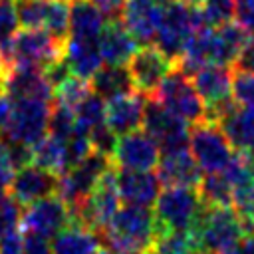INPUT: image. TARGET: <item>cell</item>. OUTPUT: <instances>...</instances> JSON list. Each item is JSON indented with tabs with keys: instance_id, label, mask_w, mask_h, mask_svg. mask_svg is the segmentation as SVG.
Returning a JSON list of instances; mask_svg holds the SVG:
<instances>
[{
	"instance_id": "obj_1",
	"label": "cell",
	"mask_w": 254,
	"mask_h": 254,
	"mask_svg": "<svg viewBox=\"0 0 254 254\" xmlns=\"http://www.w3.org/2000/svg\"><path fill=\"white\" fill-rule=\"evenodd\" d=\"M198 254H224L234 250L244 234L240 216L234 206H206L189 230Z\"/></svg>"
},
{
	"instance_id": "obj_2",
	"label": "cell",
	"mask_w": 254,
	"mask_h": 254,
	"mask_svg": "<svg viewBox=\"0 0 254 254\" xmlns=\"http://www.w3.org/2000/svg\"><path fill=\"white\" fill-rule=\"evenodd\" d=\"M202 28H208V24L200 6H190L183 0H169L163 4V18L153 44L177 62L183 56L190 36Z\"/></svg>"
},
{
	"instance_id": "obj_3",
	"label": "cell",
	"mask_w": 254,
	"mask_h": 254,
	"mask_svg": "<svg viewBox=\"0 0 254 254\" xmlns=\"http://www.w3.org/2000/svg\"><path fill=\"white\" fill-rule=\"evenodd\" d=\"M204 202L194 187L171 185L159 192L155 200L157 236L167 232H189L200 216Z\"/></svg>"
},
{
	"instance_id": "obj_4",
	"label": "cell",
	"mask_w": 254,
	"mask_h": 254,
	"mask_svg": "<svg viewBox=\"0 0 254 254\" xmlns=\"http://www.w3.org/2000/svg\"><path fill=\"white\" fill-rule=\"evenodd\" d=\"M113 167L111 157L91 151L81 163L69 167L60 175L58 196L67 204L69 214H73L93 192L99 179Z\"/></svg>"
},
{
	"instance_id": "obj_5",
	"label": "cell",
	"mask_w": 254,
	"mask_h": 254,
	"mask_svg": "<svg viewBox=\"0 0 254 254\" xmlns=\"http://www.w3.org/2000/svg\"><path fill=\"white\" fill-rule=\"evenodd\" d=\"M151 97L161 101L167 109H171L177 117H181L189 125L204 119L206 103L202 101V97L194 89L190 75H187L177 64L165 75V79L159 83L157 91Z\"/></svg>"
},
{
	"instance_id": "obj_6",
	"label": "cell",
	"mask_w": 254,
	"mask_h": 254,
	"mask_svg": "<svg viewBox=\"0 0 254 254\" xmlns=\"http://www.w3.org/2000/svg\"><path fill=\"white\" fill-rule=\"evenodd\" d=\"M52 103L54 101L36 99V97L14 99L12 117L4 127V131L0 133V137L34 147L38 141H42L48 135V119H50Z\"/></svg>"
},
{
	"instance_id": "obj_7",
	"label": "cell",
	"mask_w": 254,
	"mask_h": 254,
	"mask_svg": "<svg viewBox=\"0 0 254 254\" xmlns=\"http://www.w3.org/2000/svg\"><path fill=\"white\" fill-rule=\"evenodd\" d=\"M189 151L204 173H220L234 155L222 129L206 119L189 127Z\"/></svg>"
},
{
	"instance_id": "obj_8",
	"label": "cell",
	"mask_w": 254,
	"mask_h": 254,
	"mask_svg": "<svg viewBox=\"0 0 254 254\" xmlns=\"http://www.w3.org/2000/svg\"><path fill=\"white\" fill-rule=\"evenodd\" d=\"M189 123L177 117L155 97H147L143 129L157 141L161 153H177L189 149Z\"/></svg>"
},
{
	"instance_id": "obj_9",
	"label": "cell",
	"mask_w": 254,
	"mask_h": 254,
	"mask_svg": "<svg viewBox=\"0 0 254 254\" xmlns=\"http://www.w3.org/2000/svg\"><path fill=\"white\" fill-rule=\"evenodd\" d=\"M101 232H107L115 238L153 246L157 240V218L151 206H137V204H123L113 214L107 228ZM99 234V232H97Z\"/></svg>"
},
{
	"instance_id": "obj_10",
	"label": "cell",
	"mask_w": 254,
	"mask_h": 254,
	"mask_svg": "<svg viewBox=\"0 0 254 254\" xmlns=\"http://www.w3.org/2000/svg\"><path fill=\"white\" fill-rule=\"evenodd\" d=\"M62 54L64 42H58L44 28H22L12 40L10 64H32L46 67L54 60L62 58Z\"/></svg>"
},
{
	"instance_id": "obj_11",
	"label": "cell",
	"mask_w": 254,
	"mask_h": 254,
	"mask_svg": "<svg viewBox=\"0 0 254 254\" xmlns=\"http://www.w3.org/2000/svg\"><path fill=\"white\" fill-rule=\"evenodd\" d=\"M127 67L135 91L151 97L157 91L159 83L165 79V75L175 67V62L167 54H163L155 44H147L131 56Z\"/></svg>"
},
{
	"instance_id": "obj_12",
	"label": "cell",
	"mask_w": 254,
	"mask_h": 254,
	"mask_svg": "<svg viewBox=\"0 0 254 254\" xmlns=\"http://www.w3.org/2000/svg\"><path fill=\"white\" fill-rule=\"evenodd\" d=\"M159 159H161V149L145 129L119 135L115 151L111 155L115 167L133 169V171H153Z\"/></svg>"
},
{
	"instance_id": "obj_13",
	"label": "cell",
	"mask_w": 254,
	"mask_h": 254,
	"mask_svg": "<svg viewBox=\"0 0 254 254\" xmlns=\"http://www.w3.org/2000/svg\"><path fill=\"white\" fill-rule=\"evenodd\" d=\"M67 224H71V214L67 204L60 196L50 194L46 198L28 204V208L22 212L20 228L24 232H34L44 238H54Z\"/></svg>"
},
{
	"instance_id": "obj_14",
	"label": "cell",
	"mask_w": 254,
	"mask_h": 254,
	"mask_svg": "<svg viewBox=\"0 0 254 254\" xmlns=\"http://www.w3.org/2000/svg\"><path fill=\"white\" fill-rule=\"evenodd\" d=\"M2 91L12 99L36 97L54 101V87L44 75V67L32 64H10L2 77Z\"/></svg>"
},
{
	"instance_id": "obj_15",
	"label": "cell",
	"mask_w": 254,
	"mask_h": 254,
	"mask_svg": "<svg viewBox=\"0 0 254 254\" xmlns=\"http://www.w3.org/2000/svg\"><path fill=\"white\" fill-rule=\"evenodd\" d=\"M58 183H60V175L30 163V165L14 171V177L10 183V192L16 196V200L20 204L28 206L40 198H46V196L58 192Z\"/></svg>"
},
{
	"instance_id": "obj_16",
	"label": "cell",
	"mask_w": 254,
	"mask_h": 254,
	"mask_svg": "<svg viewBox=\"0 0 254 254\" xmlns=\"http://www.w3.org/2000/svg\"><path fill=\"white\" fill-rule=\"evenodd\" d=\"M115 185L125 204L153 206L161 192V179L153 171H133L115 167Z\"/></svg>"
},
{
	"instance_id": "obj_17",
	"label": "cell",
	"mask_w": 254,
	"mask_h": 254,
	"mask_svg": "<svg viewBox=\"0 0 254 254\" xmlns=\"http://www.w3.org/2000/svg\"><path fill=\"white\" fill-rule=\"evenodd\" d=\"M121 18L133 38L147 46L155 42L163 18V6L157 0H127Z\"/></svg>"
},
{
	"instance_id": "obj_18",
	"label": "cell",
	"mask_w": 254,
	"mask_h": 254,
	"mask_svg": "<svg viewBox=\"0 0 254 254\" xmlns=\"http://www.w3.org/2000/svg\"><path fill=\"white\" fill-rule=\"evenodd\" d=\"M216 125L226 135L232 149L240 155L254 159V111L234 103L226 113H222Z\"/></svg>"
},
{
	"instance_id": "obj_19",
	"label": "cell",
	"mask_w": 254,
	"mask_h": 254,
	"mask_svg": "<svg viewBox=\"0 0 254 254\" xmlns=\"http://www.w3.org/2000/svg\"><path fill=\"white\" fill-rule=\"evenodd\" d=\"M145 103H147V95H143L139 91H133V93H127V95L107 101L105 125L115 135H125V133L141 129L143 115H145Z\"/></svg>"
},
{
	"instance_id": "obj_20",
	"label": "cell",
	"mask_w": 254,
	"mask_h": 254,
	"mask_svg": "<svg viewBox=\"0 0 254 254\" xmlns=\"http://www.w3.org/2000/svg\"><path fill=\"white\" fill-rule=\"evenodd\" d=\"M157 175L161 179V185L165 187L181 185L198 189L202 181V169L198 167L189 149L177 153H161V159L157 163Z\"/></svg>"
},
{
	"instance_id": "obj_21",
	"label": "cell",
	"mask_w": 254,
	"mask_h": 254,
	"mask_svg": "<svg viewBox=\"0 0 254 254\" xmlns=\"http://www.w3.org/2000/svg\"><path fill=\"white\" fill-rule=\"evenodd\" d=\"M62 58L65 60L71 73L77 75V77H83V79H89L103 65V58H101V52H99L97 38L69 36L64 42Z\"/></svg>"
},
{
	"instance_id": "obj_22",
	"label": "cell",
	"mask_w": 254,
	"mask_h": 254,
	"mask_svg": "<svg viewBox=\"0 0 254 254\" xmlns=\"http://www.w3.org/2000/svg\"><path fill=\"white\" fill-rule=\"evenodd\" d=\"M232 75L234 69L226 64H206L190 79L202 101L206 105H214L232 97Z\"/></svg>"
},
{
	"instance_id": "obj_23",
	"label": "cell",
	"mask_w": 254,
	"mask_h": 254,
	"mask_svg": "<svg viewBox=\"0 0 254 254\" xmlns=\"http://www.w3.org/2000/svg\"><path fill=\"white\" fill-rule=\"evenodd\" d=\"M103 64H127L139 50V42L119 20H107L97 36Z\"/></svg>"
},
{
	"instance_id": "obj_24",
	"label": "cell",
	"mask_w": 254,
	"mask_h": 254,
	"mask_svg": "<svg viewBox=\"0 0 254 254\" xmlns=\"http://www.w3.org/2000/svg\"><path fill=\"white\" fill-rule=\"evenodd\" d=\"M89 87L93 93H97L105 101H111L115 97L135 91L127 64H103L89 77Z\"/></svg>"
},
{
	"instance_id": "obj_25",
	"label": "cell",
	"mask_w": 254,
	"mask_h": 254,
	"mask_svg": "<svg viewBox=\"0 0 254 254\" xmlns=\"http://www.w3.org/2000/svg\"><path fill=\"white\" fill-rule=\"evenodd\" d=\"M99 236L83 224L71 222L54 236V254H95L99 248Z\"/></svg>"
},
{
	"instance_id": "obj_26",
	"label": "cell",
	"mask_w": 254,
	"mask_h": 254,
	"mask_svg": "<svg viewBox=\"0 0 254 254\" xmlns=\"http://www.w3.org/2000/svg\"><path fill=\"white\" fill-rule=\"evenodd\" d=\"M107 18L91 0H69V36L97 38Z\"/></svg>"
},
{
	"instance_id": "obj_27",
	"label": "cell",
	"mask_w": 254,
	"mask_h": 254,
	"mask_svg": "<svg viewBox=\"0 0 254 254\" xmlns=\"http://www.w3.org/2000/svg\"><path fill=\"white\" fill-rule=\"evenodd\" d=\"M32 163L56 175H62L65 171V141L48 133L32 147Z\"/></svg>"
},
{
	"instance_id": "obj_28",
	"label": "cell",
	"mask_w": 254,
	"mask_h": 254,
	"mask_svg": "<svg viewBox=\"0 0 254 254\" xmlns=\"http://www.w3.org/2000/svg\"><path fill=\"white\" fill-rule=\"evenodd\" d=\"M198 194L206 206H232V187L222 173H206L198 185Z\"/></svg>"
},
{
	"instance_id": "obj_29",
	"label": "cell",
	"mask_w": 254,
	"mask_h": 254,
	"mask_svg": "<svg viewBox=\"0 0 254 254\" xmlns=\"http://www.w3.org/2000/svg\"><path fill=\"white\" fill-rule=\"evenodd\" d=\"M105 115H107V101L93 91L81 103L75 105V121L79 131L91 133L95 127L105 125Z\"/></svg>"
},
{
	"instance_id": "obj_30",
	"label": "cell",
	"mask_w": 254,
	"mask_h": 254,
	"mask_svg": "<svg viewBox=\"0 0 254 254\" xmlns=\"http://www.w3.org/2000/svg\"><path fill=\"white\" fill-rule=\"evenodd\" d=\"M44 30L58 42L69 38V0H46Z\"/></svg>"
},
{
	"instance_id": "obj_31",
	"label": "cell",
	"mask_w": 254,
	"mask_h": 254,
	"mask_svg": "<svg viewBox=\"0 0 254 254\" xmlns=\"http://www.w3.org/2000/svg\"><path fill=\"white\" fill-rule=\"evenodd\" d=\"M153 254H198L190 232H167L157 236Z\"/></svg>"
},
{
	"instance_id": "obj_32",
	"label": "cell",
	"mask_w": 254,
	"mask_h": 254,
	"mask_svg": "<svg viewBox=\"0 0 254 254\" xmlns=\"http://www.w3.org/2000/svg\"><path fill=\"white\" fill-rule=\"evenodd\" d=\"M77 129V121H75V109L67 107L64 103H58L54 99L52 103V111H50V119H48V133L60 137V139H67L71 133H75Z\"/></svg>"
},
{
	"instance_id": "obj_33",
	"label": "cell",
	"mask_w": 254,
	"mask_h": 254,
	"mask_svg": "<svg viewBox=\"0 0 254 254\" xmlns=\"http://www.w3.org/2000/svg\"><path fill=\"white\" fill-rule=\"evenodd\" d=\"M89 93H91L89 79H83V77H77V75H69L65 81H62L54 89V99L58 103H64V105L75 109V105L81 103Z\"/></svg>"
},
{
	"instance_id": "obj_34",
	"label": "cell",
	"mask_w": 254,
	"mask_h": 254,
	"mask_svg": "<svg viewBox=\"0 0 254 254\" xmlns=\"http://www.w3.org/2000/svg\"><path fill=\"white\" fill-rule=\"evenodd\" d=\"M22 224V204L12 192L0 190V238L18 232Z\"/></svg>"
},
{
	"instance_id": "obj_35",
	"label": "cell",
	"mask_w": 254,
	"mask_h": 254,
	"mask_svg": "<svg viewBox=\"0 0 254 254\" xmlns=\"http://www.w3.org/2000/svg\"><path fill=\"white\" fill-rule=\"evenodd\" d=\"M236 0H204L200 10L210 28H218L232 20Z\"/></svg>"
},
{
	"instance_id": "obj_36",
	"label": "cell",
	"mask_w": 254,
	"mask_h": 254,
	"mask_svg": "<svg viewBox=\"0 0 254 254\" xmlns=\"http://www.w3.org/2000/svg\"><path fill=\"white\" fill-rule=\"evenodd\" d=\"M16 12L22 28H44L46 0H16Z\"/></svg>"
},
{
	"instance_id": "obj_37",
	"label": "cell",
	"mask_w": 254,
	"mask_h": 254,
	"mask_svg": "<svg viewBox=\"0 0 254 254\" xmlns=\"http://www.w3.org/2000/svg\"><path fill=\"white\" fill-rule=\"evenodd\" d=\"M20 30L16 0H0V48L10 44Z\"/></svg>"
},
{
	"instance_id": "obj_38",
	"label": "cell",
	"mask_w": 254,
	"mask_h": 254,
	"mask_svg": "<svg viewBox=\"0 0 254 254\" xmlns=\"http://www.w3.org/2000/svg\"><path fill=\"white\" fill-rule=\"evenodd\" d=\"M232 99L240 107L254 111V73L234 71V75H232Z\"/></svg>"
},
{
	"instance_id": "obj_39",
	"label": "cell",
	"mask_w": 254,
	"mask_h": 254,
	"mask_svg": "<svg viewBox=\"0 0 254 254\" xmlns=\"http://www.w3.org/2000/svg\"><path fill=\"white\" fill-rule=\"evenodd\" d=\"M117 137H119V135H115L107 125H99V127H95V129L89 133L93 151L103 153V155H107V157L113 155L115 145H117Z\"/></svg>"
},
{
	"instance_id": "obj_40",
	"label": "cell",
	"mask_w": 254,
	"mask_h": 254,
	"mask_svg": "<svg viewBox=\"0 0 254 254\" xmlns=\"http://www.w3.org/2000/svg\"><path fill=\"white\" fill-rule=\"evenodd\" d=\"M234 71H244V73H254V38H250L234 56L232 60Z\"/></svg>"
},
{
	"instance_id": "obj_41",
	"label": "cell",
	"mask_w": 254,
	"mask_h": 254,
	"mask_svg": "<svg viewBox=\"0 0 254 254\" xmlns=\"http://www.w3.org/2000/svg\"><path fill=\"white\" fill-rule=\"evenodd\" d=\"M24 254H54L52 252V244L48 242V238L34 234V232H24Z\"/></svg>"
},
{
	"instance_id": "obj_42",
	"label": "cell",
	"mask_w": 254,
	"mask_h": 254,
	"mask_svg": "<svg viewBox=\"0 0 254 254\" xmlns=\"http://www.w3.org/2000/svg\"><path fill=\"white\" fill-rule=\"evenodd\" d=\"M234 16L238 24H242L250 34H254V0H236Z\"/></svg>"
},
{
	"instance_id": "obj_43",
	"label": "cell",
	"mask_w": 254,
	"mask_h": 254,
	"mask_svg": "<svg viewBox=\"0 0 254 254\" xmlns=\"http://www.w3.org/2000/svg\"><path fill=\"white\" fill-rule=\"evenodd\" d=\"M107 20H119L127 0H91Z\"/></svg>"
},
{
	"instance_id": "obj_44",
	"label": "cell",
	"mask_w": 254,
	"mask_h": 254,
	"mask_svg": "<svg viewBox=\"0 0 254 254\" xmlns=\"http://www.w3.org/2000/svg\"><path fill=\"white\" fill-rule=\"evenodd\" d=\"M24 236L20 232H12L4 238H0V254H24Z\"/></svg>"
},
{
	"instance_id": "obj_45",
	"label": "cell",
	"mask_w": 254,
	"mask_h": 254,
	"mask_svg": "<svg viewBox=\"0 0 254 254\" xmlns=\"http://www.w3.org/2000/svg\"><path fill=\"white\" fill-rule=\"evenodd\" d=\"M14 171L16 169L12 167V163H10L4 147L0 143V190H6V187H10L12 177H14Z\"/></svg>"
},
{
	"instance_id": "obj_46",
	"label": "cell",
	"mask_w": 254,
	"mask_h": 254,
	"mask_svg": "<svg viewBox=\"0 0 254 254\" xmlns=\"http://www.w3.org/2000/svg\"><path fill=\"white\" fill-rule=\"evenodd\" d=\"M12 107H14V99L8 93H0V133L4 131V127L8 125L10 117H12Z\"/></svg>"
},
{
	"instance_id": "obj_47",
	"label": "cell",
	"mask_w": 254,
	"mask_h": 254,
	"mask_svg": "<svg viewBox=\"0 0 254 254\" xmlns=\"http://www.w3.org/2000/svg\"><path fill=\"white\" fill-rule=\"evenodd\" d=\"M236 252L238 254H254V230L242 234V238L236 244Z\"/></svg>"
},
{
	"instance_id": "obj_48",
	"label": "cell",
	"mask_w": 254,
	"mask_h": 254,
	"mask_svg": "<svg viewBox=\"0 0 254 254\" xmlns=\"http://www.w3.org/2000/svg\"><path fill=\"white\" fill-rule=\"evenodd\" d=\"M4 73H6V62H4V58H2V54H0V83H2Z\"/></svg>"
},
{
	"instance_id": "obj_49",
	"label": "cell",
	"mask_w": 254,
	"mask_h": 254,
	"mask_svg": "<svg viewBox=\"0 0 254 254\" xmlns=\"http://www.w3.org/2000/svg\"><path fill=\"white\" fill-rule=\"evenodd\" d=\"M183 2H187V4H190V6H202L204 0H183Z\"/></svg>"
},
{
	"instance_id": "obj_50",
	"label": "cell",
	"mask_w": 254,
	"mask_h": 254,
	"mask_svg": "<svg viewBox=\"0 0 254 254\" xmlns=\"http://www.w3.org/2000/svg\"><path fill=\"white\" fill-rule=\"evenodd\" d=\"M95 254H113L111 250H107V248H97V252Z\"/></svg>"
},
{
	"instance_id": "obj_51",
	"label": "cell",
	"mask_w": 254,
	"mask_h": 254,
	"mask_svg": "<svg viewBox=\"0 0 254 254\" xmlns=\"http://www.w3.org/2000/svg\"><path fill=\"white\" fill-rule=\"evenodd\" d=\"M224 254H238V252H236V248H234V250H228V252H224Z\"/></svg>"
},
{
	"instance_id": "obj_52",
	"label": "cell",
	"mask_w": 254,
	"mask_h": 254,
	"mask_svg": "<svg viewBox=\"0 0 254 254\" xmlns=\"http://www.w3.org/2000/svg\"><path fill=\"white\" fill-rule=\"evenodd\" d=\"M0 93H2V83H0Z\"/></svg>"
}]
</instances>
